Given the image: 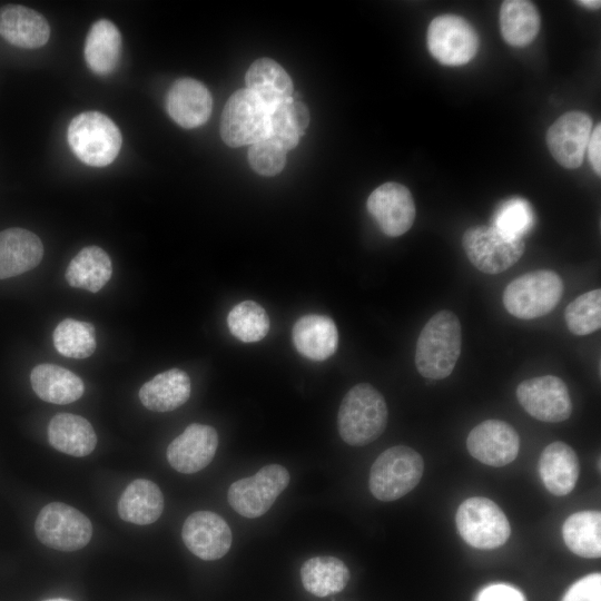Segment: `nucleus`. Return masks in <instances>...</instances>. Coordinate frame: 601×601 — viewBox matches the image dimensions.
Returning <instances> with one entry per match:
<instances>
[{
  "instance_id": "1",
  "label": "nucleus",
  "mask_w": 601,
  "mask_h": 601,
  "mask_svg": "<svg viewBox=\"0 0 601 601\" xmlns=\"http://www.w3.org/2000/svg\"><path fill=\"white\" fill-rule=\"evenodd\" d=\"M462 328L447 309L434 314L422 328L415 349V366L428 380H442L454 370L461 355Z\"/></svg>"
},
{
  "instance_id": "2",
  "label": "nucleus",
  "mask_w": 601,
  "mask_h": 601,
  "mask_svg": "<svg viewBox=\"0 0 601 601\" xmlns=\"http://www.w3.org/2000/svg\"><path fill=\"white\" fill-rule=\"evenodd\" d=\"M387 418L388 411L383 395L371 384L359 383L342 400L337 428L345 443L363 446L384 432Z\"/></svg>"
},
{
  "instance_id": "3",
  "label": "nucleus",
  "mask_w": 601,
  "mask_h": 601,
  "mask_svg": "<svg viewBox=\"0 0 601 601\" xmlns=\"http://www.w3.org/2000/svg\"><path fill=\"white\" fill-rule=\"evenodd\" d=\"M67 140L76 157L92 167H106L118 156L121 134L116 124L98 111H86L69 124Z\"/></svg>"
},
{
  "instance_id": "4",
  "label": "nucleus",
  "mask_w": 601,
  "mask_h": 601,
  "mask_svg": "<svg viewBox=\"0 0 601 601\" xmlns=\"http://www.w3.org/2000/svg\"><path fill=\"white\" fill-rule=\"evenodd\" d=\"M423 472L424 461L420 453L405 445L392 446L374 461L370 472V491L380 501L397 500L418 484Z\"/></svg>"
},
{
  "instance_id": "5",
  "label": "nucleus",
  "mask_w": 601,
  "mask_h": 601,
  "mask_svg": "<svg viewBox=\"0 0 601 601\" xmlns=\"http://www.w3.org/2000/svg\"><path fill=\"white\" fill-rule=\"evenodd\" d=\"M563 295V282L553 270L539 269L525 273L503 292L505 309L520 319H533L549 314Z\"/></svg>"
},
{
  "instance_id": "6",
  "label": "nucleus",
  "mask_w": 601,
  "mask_h": 601,
  "mask_svg": "<svg viewBox=\"0 0 601 601\" xmlns=\"http://www.w3.org/2000/svg\"><path fill=\"white\" fill-rule=\"evenodd\" d=\"M270 109L247 88L227 100L220 119L223 141L233 148L253 145L269 136Z\"/></svg>"
},
{
  "instance_id": "7",
  "label": "nucleus",
  "mask_w": 601,
  "mask_h": 601,
  "mask_svg": "<svg viewBox=\"0 0 601 601\" xmlns=\"http://www.w3.org/2000/svg\"><path fill=\"white\" fill-rule=\"evenodd\" d=\"M455 523L462 539L481 550L503 545L511 533L509 520L501 508L483 496L463 501L456 511Z\"/></svg>"
},
{
  "instance_id": "8",
  "label": "nucleus",
  "mask_w": 601,
  "mask_h": 601,
  "mask_svg": "<svg viewBox=\"0 0 601 601\" xmlns=\"http://www.w3.org/2000/svg\"><path fill=\"white\" fill-rule=\"evenodd\" d=\"M35 531L39 541L48 548L71 552L88 544L92 535V525L77 509L52 502L39 512Z\"/></svg>"
},
{
  "instance_id": "9",
  "label": "nucleus",
  "mask_w": 601,
  "mask_h": 601,
  "mask_svg": "<svg viewBox=\"0 0 601 601\" xmlns=\"http://www.w3.org/2000/svg\"><path fill=\"white\" fill-rule=\"evenodd\" d=\"M289 480L286 467L268 464L254 475L235 481L228 489V502L238 514L259 518L272 508Z\"/></svg>"
},
{
  "instance_id": "10",
  "label": "nucleus",
  "mask_w": 601,
  "mask_h": 601,
  "mask_svg": "<svg viewBox=\"0 0 601 601\" xmlns=\"http://www.w3.org/2000/svg\"><path fill=\"white\" fill-rule=\"evenodd\" d=\"M464 252L474 267L485 274H500L519 262L525 246L523 239H509L492 226H473L462 238Z\"/></svg>"
},
{
  "instance_id": "11",
  "label": "nucleus",
  "mask_w": 601,
  "mask_h": 601,
  "mask_svg": "<svg viewBox=\"0 0 601 601\" xmlns=\"http://www.w3.org/2000/svg\"><path fill=\"white\" fill-rule=\"evenodd\" d=\"M426 39L430 53L445 66L467 63L476 55L480 45L474 28L454 14L434 18L428 26Z\"/></svg>"
},
{
  "instance_id": "12",
  "label": "nucleus",
  "mask_w": 601,
  "mask_h": 601,
  "mask_svg": "<svg viewBox=\"0 0 601 601\" xmlns=\"http://www.w3.org/2000/svg\"><path fill=\"white\" fill-rule=\"evenodd\" d=\"M516 398L532 417L542 422H562L572 413L569 390L561 378L553 375L521 382L516 387Z\"/></svg>"
},
{
  "instance_id": "13",
  "label": "nucleus",
  "mask_w": 601,
  "mask_h": 601,
  "mask_svg": "<svg viewBox=\"0 0 601 601\" xmlns=\"http://www.w3.org/2000/svg\"><path fill=\"white\" fill-rule=\"evenodd\" d=\"M366 207L381 230L391 237L405 234L413 225L416 208L411 191L398 183H385L374 189Z\"/></svg>"
},
{
  "instance_id": "14",
  "label": "nucleus",
  "mask_w": 601,
  "mask_h": 601,
  "mask_svg": "<svg viewBox=\"0 0 601 601\" xmlns=\"http://www.w3.org/2000/svg\"><path fill=\"white\" fill-rule=\"evenodd\" d=\"M469 453L483 464L500 467L513 462L519 453L520 440L509 423L486 420L469 433Z\"/></svg>"
},
{
  "instance_id": "15",
  "label": "nucleus",
  "mask_w": 601,
  "mask_h": 601,
  "mask_svg": "<svg viewBox=\"0 0 601 601\" xmlns=\"http://www.w3.org/2000/svg\"><path fill=\"white\" fill-rule=\"evenodd\" d=\"M181 538L187 549L201 560L223 558L231 546V530L217 513L197 511L184 522Z\"/></svg>"
},
{
  "instance_id": "16",
  "label": "nucleus",
  "mask_w": 601,
  "mask_h": 601,
  "mask_svg": "<svg viewBox=\"0 0 601 601\" xmlns=\"http://www.w3.org/2000/svg\"><path fill=\"white\" fill-rule=\"evenodd\" d=\"M217 447V431L210 425L193 423L170 442L166 456L174 470L191 474L211 462Z\"/></svg>"
},
{
  "instance_id": "17",
  "label": "nucleus",
  "mask_w": 601,
  "mask_h": 601,
  "mask_svg": "<svg viewBox=\"0 0 601 601\" xmlns=\"http://www.w3.org/2000/svg\"><path fill=\"white\" fill-rule=\"evenodd\" d=\"M592 120L581 111L562 115L548 130L546 144L553 158L563 167L581 166L591 135Z\"/></svg>"
},
{
  "instance_id": "18",
  "label": "nucleus",
  "mask_w": 601,
  "mask_h": 601,
  "mask_svg": "<svg viewBox=\"0 0 601 601\" xmlns=\"http://www.w3.org/2000/svg\"><path fill=\"white\" fill-rule=\"evenodd\" d=\"M213 98L207 87L193 78L177 79L166 95L170 118L186 129L204 125L210 117Z\"/></svg>"
},
{
  "instance_id": "19",
  "label": "nucleus",
  "mask_w": 601,
  "mask_h": 601,
  "mask_svg": "<svg viewBox=\"0 0 601 601\" xmlns=\"http://www.w3.org/2000/svg\"><path fill=\"white\" fill-rule=\"evenodd\" d=\"M0 36L18 48L37 49L50 37V26L39 12L21 6L7 4L0 8Z\"/></svg>"
},
{
  "instance_id": "20",
  "label": "nucleus",
  "mask_w": 601,
  "mask_h": 601,
  "mask_svg": "<svg viewBox=\"0 0 601 601\" xmlns=\"http://www.w3.org/2000/svg\"><path fill=\"white\" fill-rule=\"evenodd\" d=\"M42 256L43 245L35 233L18 227L0 231V279L31 270Z\"/></svg>"
},
{
  "instance_id": "21",
  "label": "nucleus",
  "mask_w": 601,
  "mask_h": 601,
  "mask_svg": "<svg viewBox=\"0 0 601 601\" xmlns=\"http://www.w3.org/2000/svg\"><path fill=\"white\" fill-rule=\"evenodd\" d=\"M292 339L300 355L315 362H322L336 352L338 332L331 317L308 314L295 322Z\"/></svg>"
},
{
  "instance_id": "22",
  "label": "nucleus",
  "mask_w": 601,
  "mask_h": 601,
  "mask_svg": "<svg viewBox=\"0 0 601 601\" xmlns=\"http://www.w3.org/2000/svg\"><path fill=\"white\" fill-rule=\"evenodd\" d=\"M539 471L546 490L553 495L564 496L574 489L579 479L578 455L566 443L553 442L541 453Z\"/></svg>"
},
{
  "instance_id": "23",
  "label": "nucleus",
  "mask_w": 601,
  "mask_h": 601,
  "mask_svg": "<svg viewBox=\"0 0 601 601\" xmlns=\"http://www.w3.org/2000/svg\"><path fill=\"white\" fill-rule=\"evenodd\" d=\"M191 393L188 374L179 368L161 372L139 390L142 405L154 412H170L184 405Z\"/></svg>"
},
{
  "instance_id": "24",
  "label": "nucleus",
  "mask_w": 601,
  "mask_h": 601,
  "mask_svg": "<svg viewBox=\"0 0 601 601\" xmlns=\"http://www.w3.org/2000/svg\"><path fill=\"white\" fill-rule=\"evenodd\" d=\"M30 383L38 397L59 405L79 400L85 391L83 382L78 375L49 363L39 364L32 368Z\"/></svg>"
},
{
  "instance_id": "25",
  "label": "nucleus",
  "mask_w": 601,
  "mask_h": 601,
  "mask_svg": "<svg viewBox=\"0 0 601 601\" xmlns=\"http://www.w3.org/2000/svg\"><path fill=\"white\" fill-rule=\"evenodd\" d=\"M48 441L56 450L81 457L95 450L97 435L85 417L71 413H58L48 424Z\"/></svg>"
},
{
  "instance_id": "26",
  "label": "nucleus",
  "mask_w": 601,
  "mask_h": 601,
  "mask_svg": "<svg viewBox=\"0 0 601 601\" xmlns=\"http://www.w3.org/2000/svg\"><path fill=\"white\" fill-rule=\"evenodd\" d=\"M164 505L159 486L150 480L137 479L120 495L118 514L126 522L147 525L159 519Z\"/></svg>"
},
{
  "instance_id": "27",
  "label": "nucleus",
  "mask_w": 601,
  "mask_h": 601,
  "mask_svg": "<svg viewBox=\"0 0 601 601\" xmlns=\"http://www.w3.org/2000/svg\"><path fill=\"white\" fill-rule=\"evenodd\" d=\"M247 89L254 92L270 110L292 98L293 81L285 69L270 58H259L248 68L245 77Z\"/></svg>"
},
{
  "instance_id": "28",
  "label": "nucleus",
  "mask_w": 601,
  "mask_h": 601,
  "mask_svg": "<svg viewBox=\"0 0 601 601\" xmlns=\"http://www.w3.org/2000/svg\"><path fill=\"white\" fill-rule=\"evenodd\" d=\"M85 60L89 69L100 76L111 73L121 55V35L109 20L92 23L86 38Z\"/></svg>"
},
{
  "instance_id": "29",
  "label": "nucleus",
  "mask_w": 601,
  "mask_h": 601,
  "mask_svg": "<svg viewBox=\"0 0 601 601\" xmlns=\"http://www.w3.org/2000/svg\"><path fill=\"white\" fill-rule=\"evenodd\" d=\"M112 265L109 255L99 246H87L70 260L66 280L71 287L91 293L99 292L111 278Z\"/></svg>"
},
{
  "instance_id": "30",
  "label": "nucleus",
  "mask_w": 601,
  "mask_h": 601,
  "mask_svg": "<svg viewBox=\"0 0 601 601\" xmlns=\"http://www.w3.org/2000/svg\"><path fill=\"white\" fill-rule=\"evenodd\" d=\"M300 580L306 591L315 597L324 598L341 592L346 587L349 570L338 558L314 556L303 563Z\"/></svg>"
},
{
  "instance_id": "31",
  "label": "nucleus",
  "mask_w": 601,
  "mask_h": 601,
  "mask_svg": "<svg viewBox=\"0 0 601 601\" xmlns=\"http://www.w3.org/2000/svg\"><path fill=\"white\" fill-rule=\"evenodd\" d=\"M541 19L536 7L525 0L503 1L500 9L501 35L506 43L524 47L539 33Z\"/></svg>"
},
{
  "instance_id": "32",
  "label": "nucleus",
  "mask_w": 601,
  "mask_h": 601,
  "mask_svg": "<svg viewBox=\"0 0 601 601\" xmlns=\"http://www.w3.org/2000/svg\"><path fill=\"white\" fill-rule=\"evenodd\" d=\"M562 536L574 554L597 559L601 556V513L581 511L570 515L563 523Z\"/></svg>"
},
{
  "instance_id": "33",
  "label": "nucleus",
  "mask_w": 601,
  "mask_h": 601,
  "mask_svg": "<svg viewBox=\"0 0 601 601\" xmlns=\"http://www.w3.org/2000/svg\"><path fill=\"white\" fill-rule=\"evenodd\" d=\"M59 354L70 358H87L96 351L95 327L88 322L65 318L52 334Z\"/></svg>"
},
{
  "instance_id": "34",
  "label": "nucleus",
  "mask_w": 601,
  "mask_h": 601,
  "mask_svg": "<svg viewBox=\"0 0 601 601\" xmlns=\"http://www.w3.org/2000/svg\"><path fill=\"white\" fill-rule=\"evenodd\" d=\"M227 326L231 335L240 342L255 343L267 335L270 322L262 305L246 299L229 311Z\"/></svg>"
},
{
  "instance_id": "35",
  "label": "nucleus",
  "mask_w": 601,
  "mask_h": 601,
  "mask_svg": "<svg viewBox=\"0 0 601 601\" xmlns=\"http://www.w3.org/2000/svg\"><path fill=\"white\" fill-rule=\"evenodd\" d=\"M534 225V213L528 200L513 197L496 209L492 227L509 239H523Z\"/></svg>"
},
{
  "instance_id": "36",
  "label": "nucleus",
  "mask_w": 601,
  "mask_h": 601,
  "mask_svg": "<svg viewBox=\"0 0 601 601\" xmlns=\"http://www.w3.org/2000/svg\"><path fill=\"white\" fill-rule=\"evenodd\" d=\"M564 319L569 331L578 336L589 335L601 327V290L583 293L565 308Z\"/></svg>"
},
{
  "instance_id": "37",
  "label": "nucleus",
  "mask_w": 601,
  "mask_h": 601,
  "mask_svg": "<svg viewBox=\"0 0 601 601\" xmlns=\"http://www.w3.org/2000/svg\"><path fill=\"white\" fill-rule=\"evenodd\" d=\"M293 98H289L270 110V129L268 138L276 141L286 151L295 148L303 131L296 119Z\"/></svg>"
},
{
  "instance_id": "38",
  "label": "nucleus",
  "mask_w": 601,
  "mask_h": 601,
  "mask_svg": "<svg viewBox=\"0 0 601 601\" xmlns=\"http://www.w3.org/2000/svg\"><path fill=\"white\" fill-rule=\"evenodd\" d=\"M286 150L270 138L250 145L248 162L260 176L270 177L279 174L286 164Z\"/></svg>"
},
{
  "instance_id": "39",
  "label": "nucleus",
  "mask_w": 601,
  "mask_h": 601,
  "mask_svg": "<svg viewBox=\"0 0 601 601\" xmlns=\"http://www.w3.org/2000/svg\"><path fill=\"white\" fill-rule=\"evenodd\" d=\"M561 601H601V574L591 573L578 580Z\"/></svg>"
},
{
  "instance_id": "40",
  "label": "nucleus",
  "mask_w": 601,
  "mask_h": 601,
  "mask_svg": "<svg viewBox=\"0 0 601 601\" xmlns=\"http://www.w3.org/2000/svg\"><path fill=\"white\" fill-rule=\"evenodd\" d=\"M475 601H525L523 593L509 584L496 583L483 588Z\"/></svg>"
},
{
  "instance_id": "41",
  "label": "nucleus",
  "mask_w": 601,
  "mask_h": 601,
  "mask_svg": "<svg viewBox=\"0 0 601 601\" xmlns=\"http://www.w3.org/2000/svg\"><path fill=\"white\" fill-rule=\"evenodd\" d=\"M588 156L594 171L601 173V126L600 124L593 129L588 141Z\"/></svg>"
},
{
  "instance_id": "42",
  "label": "nucleus",
  "mask_w": 601,
  "mask_h": 601,
  "mask_svg": "<svg viewBox=\"0 0 601 601\" xmlns=\"http://www.w3.org/2000/svg\"><path fill=\"white\" fill-rule=\"evenodd\" d=\"M578 3L590 9H598L601 4L599 0H580Z\"/></svg>"
},
{
  "instance_id": "43",
  "label": "nucleus",
  "mask_w": 601,
  "mask_h": 601,
  "mask_svg": "<svg viewBox=\"0 0 601 601\" xmlns=\"http://www.w3.org/2000/svg\"><path fill=\"white\" fill-rule=\"evenodd\" d=\"M45 601H71V600L63 599V598H53V599H48V600H45Z\"/></svg>"
}]
</instances>
